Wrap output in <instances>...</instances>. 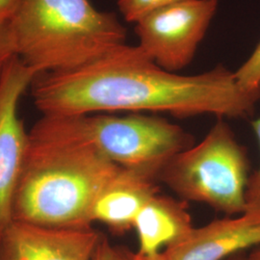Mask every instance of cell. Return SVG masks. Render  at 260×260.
I'll use <instances>...</instances> for the list:
<instances>
[{"label":"cell","mask_w":260,"mask_h":260,"mask_svg":"<svg viewBox=\"0 0 260 260\" xmlns=\"http://www.w3.org/2000/svg\"><path fill=\"white\" fill-rule=\"evenodd\" d=\"M93 260H113L112 245L105 235H103L102 240L96 248Z\"/></svg>","instance_id":"ac0fdd59"},{"label":"cell","mask_w":260,"mask_h":260,"mask_svg":"<svg viewBox=\"0 0 260 260\" xmlns=\"http://www.w3.org/2000/svg\"><path fill=\"white\" fill-rule=\"evenodd\" d=\"M120 166L78 133L70 116H45L28 132L14 221L57 229L92 228L93 203Z\"/></svg>","instance_id":"7a4b0ae2"},{"label":"cell","mask_w":260,"mask_h":260,"mask_svg":"<svg viewBox=\"0 0 260 260\" xmlns=\"http://www.w3.org/2000/svg\"><path fill=\"white\" fill-rule=\"evenodd\" d=\"M31 86L34 104L45 116L126 111L244 118L260 100V91L243 89L223 66L178 75L158 66L139 46L126 44L86 65L37 75Z\"/></svg>","instance_id":"6da1fadb"},{"label":"cell","mask_w":260,"mask_h":260,"mask_svg":"<svg viewBox=\"0 0 260 260\" xmlns=\"http://www.w3.org/2000/svg\"><path fill=\"white\" fill-rule=\"evenodd\" d=\"M251 127L258 140L260 147V117L251 121ZM247 207L260 205V165L258 169L249 177L246 192Z\"/></svg>","instance_id":"9a60e30c"},{"label":"cell","mask_w":260,"mask_h":260,"mask_svg":"<svg viewBox=\"0 0 260 260\" xmlns=\"http://www.w3.org/2000/svg\"><path fill=\"white\" fill-rule=\"evenodd\" d=\"M78 133L116 165L156 177L178 152L192 147L194 137L171 121L152 115L105 113L70 116Z\"/></svg>","instance_id":"5b68a950"},{"label":"cell","mask_w":260,"mask_h":260,"mask_svg":"<svg viewBox=\"0 0 260 260\" xmlns=\"http://www.w3.org/2000/svg\"><path fill=\"white\" fill-rule=\"evenodd\" d=\"M194 228L187 202L159 192L152 196L136 216L133 229L140 253L152 255L179 240Z\"/></svg>","instance_id":"8fae6325"},{"label":"cell","mask_w":260,"mask_h":260,"mask_svg":"<svg viewBox=\"0 0 260 260\" xmlns=\"http://www.w3.org/2000/svg\"><path fill=\"white\" fill-rule=\"evenodd\" d=\"M112 254L113 260H168L162 251L156 254L146 255L122 245L112 246Z\"/></svg>","instance_id":"2e32d148"},{"label":"cell","mask_w":260,"mask_h":260,"mask_svg":"<svg viewBox=\"0 0 260 260\" xmlns=\"http://www.w3.org/2000/svg\"><path fill=\"white\" fill-rule=\"evenodd\" d=\"M249 173L246 149L223 118H218L199 144L169 160L158 175V182L182 201L205 204L233 216L247 209Z\"/></svg>","instance_id":"277c9868"},{"label":"cell","mask_w":260,"mask_h":260,"mask_svg":"<svg viewBox=\"0 0 260 260\" xmlns=\"http://www.w3.org/2000/svg\"><path fill=\"white\" fill-rule=\"evenodd\" d=\"M184 0H117L118 8L124 19L137 23L149 14Z\"/></svg>","instance_id":"7c38bea8"},{"label":"cell","mask_w":260,"mask_h":260,"mask_svg":"<svg viewBox=\"0 0 260 260\" xmlns=\"http://www.w3.org/2000/svg\"><path fill=\"white\" fill-rule=\"evenodd\" d=\"M218 0H184L135 23L139 46L158 66L177 73L189 65L204 40Z\"/></svg>","instance_id":"8992f818"},{"label":"cell","mask_w":260,"mask_h":260,"mask_svg":"<svg viewBox=\"0 0 260 260\" xmlns=\"http://www.w3.org/2000/svg\"><path fill=\"white\" fill-rule=\"evenodd\" d=\"M247 260H260V247H257L247 255Z\"/></svg>","instance_id":"d6986e66"},{"label":"cell","mask_w":260,"mask_h":260,"mask_svg":"<svg viewBox=\"0 0 260 260\" xmlns=\"http://www.w3.org/2000/svg\"><path fill=\"white\" fill-rule=\"evenodd\" d=\"M94 229H57L14 221L0 241V260H93L103 238Z\"/></svg>","instance_id":"ba28073f"},{"label":"cell","mask_w":260,"mask_h":260,"mask_svg":"<svg viewBox=\"0 0 260 260\" xmlns=\"http://www.w3.org/2000/svg\"><path fill=\"white\" fill-rule=\"evenodd\" d=\"M234 75L243 89L250 92L260 91V42L248 60L234 72Z\"/></svg>","instance_id":"4fadbf2b"},{"label":"cell","mask_w":260,"mask_h":260,"mask_svg":"<svg viewBox=\"0 0 260 260\" xmlns=\"http://www.w3.org/2000/svg\"><path fill=\"white\" fill-rule=\"evenodd\" d=\"M260 247V205L193 228L162 252L168 260H226Z\"/></svg>","instance_id":"9c48e42d"},{"label":"cell","mask_w":260,"mask_h":260,"mask_svg":"<svg viewBox=\"0 0 260 260\" xmlns=\"http://www.w3.org/2000/svg\"><path fill=\"white\" fill-rule=\"evenodd\" d=\"M17 55L11 19H0V77L5 68Z\"/></svg>","instance_id":"5bb4252c"},{"label":"cell","mask_w":260,"mask_h":260,"mask_svg":"<svg viewBox=\"0 0 260 260\" xmlns=\"http://www.w3.org/2000/svg\"><path fill=\"white\" fill-rule=\"evenodd\" d=\"M226 260H247V254L245 252H240Z\"/></svg>","instance_id":"ffe728a7"},{"label":"cell","mask_w":260,"mask_h":260,"mask_svg":"<svg viewBox=\"0 0 260 260\" xmlns=\"http://www.w3.org/2000/svg\"><path fill=\"white\" fill-rule=\"evenodd\" d=\"M11 27L17 55L38 75L86 65L126 40L117 16L89 0H22Z\"/></svg>","instance_id":"3957f363"},{"label":"cell","mask_w":260,"mask_h":260,"mask_svg":"<svg viewBox=\"0 0 260 260\" xmlns=\"http://www.w3.org/2000/svg\"><path fill=\"white\" fill-rule=\"evenodd\" d=\"M158 183L149 174L120 168L95 199L92 223L105 224L114 234L127 233L142 207L159 192Z\"/></svg>","instance_id":"30bf717a"},{"label":"cell","mask_w":260,"mask_h":260,"mask_svg":"<svg viewBox=\"0 0 260 260\" xmlns=\"http://www.w3.org/2000/svg\"><path fill=\"white\" fill-rule=\"evenodd\" d=\"M37 75L16 56L0 77V241L14 222V199L27 151L28 132L19 119V100Z\"/></svg>","instance_id":"52a82bcc"},{"label":"cell","mask_w":260,"mask_h":260,"mask_svg":"<svg viewBox=\"0 0 260 260\" xmlns=\"http://www.w3.org/2000/svg\"><path fill=\"white\" fill-rule=\"evenodd\" d=\"M21 2L22 0H0V19H12Z\"/></svg>","instance_id":"e0dca14e"}]
</instances>
